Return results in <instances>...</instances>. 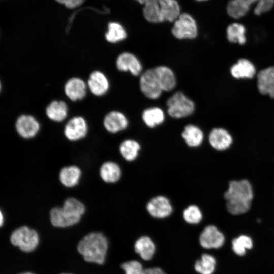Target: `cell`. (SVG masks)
Returning <instances> with one entry per match:
<instances>
[{"label":"cell","mask_w":274,"mask_h":274,"mask_svg":"<svg viewBox=\"0 0 274 274\" xmlns=\"http://www.w3.org/2000/svg\"><path fill=\"white\" fill-rule=\"evenodd\" d=\"M227 209L231 214L246 213L250 209L253 192L250 183L247 180L231 181L224 193Z\"/></svg>","instance_id":"cell-1"},{"label":"cell","mask_w":274,"mask_h":274,"mask_svg":"<svg viewBox=\"0 0 274 274\" xmlns=\"http://www.w3.org/2000/svg\"><path fill=\"white\" fill-rule=\"evenodd\" d=\"M85 211V206L81 201L73 197H68L62 207H55L50 210V222L55 227H70L80 222Z\"/></svg>","instance_id":"cell-2"},{"label":"cell","mask_w":274,"mask_h":274,"mask_svg":"<svg viewBox=\"0 0 274 274\" xmlns=\"http://www.w3.org/2000/svg\"><path fill=\"white\" fill-rule=\"evenodd\" d=\"M108 248L107 237L99 232H93L86 235L78 245V252L85 261L99 264L104 263Z\"/></svg>","instance_id":"cell-3"},{"label":"cell","mask_w":274,"mask_h":274,"mask_svg":"<svg viewBox=\"0 0 274 274\" xmlns=\"http://www.w3.org/2000/svg\"><path fill=\"white\" fill-rule=\"evenodd\" d=\"M166 105L168 115L176 119L188 117L195 110L193 101L180 91L173 94L167 100Z\"/></svg>","instance_id":"cell-4"},{"label":"cell","mask_w":274,"mask_h":274,"mask_svg":"<svg viewBox=\"0 0 274 274\" xmlns=\"http://www.w3.org/2000/svg\"><path fill=\"white\" fill-rule=\"evenodd\" d=\"M39 239L37 232L26 226L16 229L10 236L11 243L24 252L33 251L39 244Z\"/></svg>","instance_id":"cell-5"},{"label":"cell","mask_w":274,"mask_h":274,"mask_svg":"<svg viewBox=\"0 0 274 274\" xmlns=\"http://www.w3.org/2000/svg\"><path fill=\"white\" fill-rule=\"evenodd\" d=\"M197 30L196 23L193 17L188 14L183 13L175 21L172 33L178 39H192L197 37Z\"/></svg>","instance_id":"cell-6"},{"label":"cell","mask_w":274,"mask_h":274,"mask_svg":"<svg viewBox=\"0 0 274 274\" xmlns=\"http://www.w3.org/2000/svg\"><path fill=\"white\" fill-rule=\"evenodd\" d=\"M140 87L143 94L151 99L158 98L163 91L154 68L147 70L141 75Z\"/></svg>","instance_id":"cell-7"},{"label":"cell","mask_w":274,"mask_h":274,"mask_svg":"<svg viewBox=\"0 0 274 274\" xmlns=\"http://www.w3.org/2000/svg\"><path fill=\"white\" fill-rule=\"evenodd\" d=\"M15 126L18 134L26 140L36 136L41 128L39 121L34 116L29 114L20 115L16 119Z\"/></svg>","instance_id":"cell-8"},{"label":"cell","mask_w":274,"mask_h":274,"mask_svg":"<svg viewBox=\"0 0 274 274\" xmlns=\"http://www.w3.org/2000/svg\"><path fill=\"white\" fill-rule=\"evenodd\" d=\"M88 131L85 119L81 116L71 118L66 123L63 130L65 137L69 141L76 142L84 139Z\"/></svg>","instance_id":"cell-9"},{"label":"cell","mask_w":274,"mask_h":274,"mask_svg":"<svg viewBox=\"0 0 274 274\" xmlns=\"http://www.w3.org/2000/svg\"><path fill=\"white\" fill-rule=\"evenodd\" d=\"M146 210L152 217L163 219L172 214L173 208L170 200L166 196L159 195L148 201L146 204Z\"/></svg>","instance_id":"cell-10"},{"label":"cell","mask_w":274,"mask_h":274,"mask_svg":"<svg viewBox=\"0 0 274 274\" xmlns=\"http://www.w3.org/2000/svg\"><path fill=\"white\" fill-rule=\"evenodd\" d=\"M225 242L223 234L214 225L206 226L199 236V243L206 249H218L221 247Z\"/></svg>","instance_id":"cell-11"},{"label":"cell","mask_w":274,"mask_h":274,"mask_svg":"<svg viewBox=\"0 0 274 274\" xmlns=\"http://www.w3.org/2000/svg\"><path fill=\"white\" fill-rule=\"evenodd\" d=\"M117 68L122 72H129L134 76H138L142 70L139 59L133 54L124 52L120 54L116 61Z\"/></svg>","instance_id":"cell-12"},{"label":"cell","mask_w":274,"mask_h":274,"mask_svg":"<svg viewBox=\"0 0 274 274\" xmlns=\"http://www.w3.org/2000/svg\"><path fill=\"white\" fill-rule=\"evenodd\" d=\"M87 85L91 93L96 96L105 95L110 87L107 76L102 72L97 70L91 73L87 80Z\"/></svg>","instance_id":"cell-13"},{"label":"cell","mask_w":274,"mask_h":274,"mask_svg":"<svg viewBox=\"0 0 274 274\" xmlns=\"http://www.w3.org/2000/svg\"><path fill=\"white\" fill-rule=\"evenodd\" d=\"M87 83L78 77H72L65 83L64 91L65 95L72 101L83 99L86 95Z\"/></svg>","instance_id":"cell-14"},{"label":"cell","mask_w":274,"mask_h":274,"mask_svg":"<svg viewBox=\"0 0 274 274\" xmlns=\"http://www.w3.org/2000/svg\"><path fill=\"white\" fill-rule=\"evenodd\" d=\"M103 125L107 131L115 133L125 129L128 125V120L122 113L112 111L105 116Z\"/></svg>","instance_id":"cell-15"},{"label":"cell","mask_w":274,"mask_h":274,"mask_svg":"<svg viewBox=\"0 0 274 274\" xmlns=\"http://www.w3.org/2000/svg\"><path fill=\"white\" fill-rule=\"evenodd\" d=\"M257 87L260 93L274 98V66L260 71L257 75Z\"/></svg>","instance_id":"cell-16"},{"label":"cell","mask_w":274,"mask_h":274,"mask_svg":"<svg viewBox=\"0 0 274 274\" xmlns=\"http://www.w3.org/2000/svg\"><path fill=\"white\" fill-rule=\"evenodd\" d=\"M82 172L81 168L75 165H71L62 167L58 174L60 183L65 187L73 188L80 182Z\"/></svg>","instance_id":"cell-17"},{"label":"cell","mask_w":274,"mask_h":274,"mask_svg":"<svg viewBox=\"0 0 274 274\" xmlns=\"http://www.w3.org/2000/svg\"><path fill=\"white\" fill-rule=\"evenodd\" d=\"M210 145L218 151H223L228 148L232 142V139L229 132L222 128L213 129L209 135Z\"/></svg>","instance_id":"cell-18"},{"label":"cell","mask_w":274,"mask_h":274,"mask_svg":"<svg viewBox=\"0 0 274 274\" xmlns=\"http://www.w3.org/2000/svg\"><path fill=\"white\" fill-rule=\"evenodd\" d=\"M68 108L66 103L61 100H54L46 107L45 113L47 117L55 122L64 120L68 115Z\"/></svg>","instance_id":"cell-19"},{"label":"cell","mask_w":274,"mask_h":274,"mask_svg":"<svg viewBox=\"0 0 274 274\" xmlns=\"http://www.w3.org/2000/svg\"><path fill=\"white\" fill-rule=\"evenodd\" d=\"M99 174L101 180L106 183L117 182L122 176V170L118 163L112 161L104 162L100 166Z\"/></svg>","instance_id":"cell-20"},{"label":"cell","mask_w":274,"mask_h":274,"mask_svg":"<svg viewBox=\"0 0 274 274\" xmlns=\"http://www.w3.org/2000/svg\"><path fill=\"white\" fill-rule=\"evenodd\" d=\"M154 70L163 91H169L175 87L176 79L170 68L161 65L154 68Z\"/></svg>","instance_id":"cell-21"},{"label":"cell","mask_w":274,"mask_h":274,"mask_svg":"<svg viewBox=\"0 0 274 274\" xmlns=\"http://www.w3.org/2000/svg\"><path fill=\"white\" fill-rule=\"evenodd\" d=\"M181 136L186 144L191 148L198 147L203 140V133L201 129L191 124L184 127Z\"/></svg>","instance_id":"cell-22"},{"label":"cell","mask_w":274,"mask_h":274,"mask_svg":"<svg viewBox=\"0 0 274 274\" xmlns=\"http://www.w3.org/2000/svg\"><path fill=\"white\" fill-rule=\"evenodd\" d=\"M230 73L231 75L236 79H251L255 75L256 69L251 61L248 59L242 58L231 66Z\"/></svg>","instance_id":"cell-23"},{"label":"cell","mask_w":274,"mask_h":274,"mask_svg":"<svg viewBox=\"0 0 274 274\" xmlns=\"http://www.w3.org/2000/svg\"><path fill=\"white\" fill-rule=\"evenodd\" d=\"M135 252L144 260H149L153 257L155 246L152 240L147 236L138 238L134 244Z\"/></svg>","instance_id":"cell-24"},{"label":"cell","mask_w":274,"mask_h":274,"mask_svg":"<svg viewBox=\"0 0 274 274\" xmlns=\"http://www.w3.org/2000/svg\"><path fill=\"white\" fill-rule=\"evenodd\" d=\"M141 147L140 144L133 139H126L119 145V151L121 156L127 161L135 160L139 156Z\"/></svg>","instance_id":"cell-25"},{"label":"cell","mask_w":274,"mask_h":274,"mask_svg":"<svg viewBox=\"0 0 274 274\" xmlns=\"http://www.w3.org/2000/svg\"><path fill=\"white\" fill-rule=\"evenodd\" d=\"M258 0H231L227 7L228 15L233 18H239L245 15L252 4Z\"/></svg>","instance_id":"cell-26"},{"label":"cell","mask_w":274,"mask_h":274,"mask_svg":"<svg viewBox=\"0 0 274 274\" xmlns=\"http://www.w3.org/2000/svg\"><path fill=\"white\" fill-rule=\"evenodd\" d=\"M163 21H175L180 15V7L175 0H158Z\"/></svg>","instance_id":"cell-27"},{"label":"cell","mask_w":274,"mask_h":274,"mask_svg":"<svg viewBox=\"0 0 274 274\" xmlns=\"http://www.w3.org/2000/svg\"><path fill=\"white\" fill-rule=\"evenodd\" d=\"M142 119L149 127L153 128L162 124L165 120L163 111L159 107L145 109L142 113Z\"/></svg>","instance_id":"cell-28"},{"label":"cell","mask_w":274,"mask_h":274,"mask_svg":"<svg viewBox=\"0 0 274 274\" xmlns=\"http://www.w3.org/2000/svg\"><path fill=\"white\" fill-rule=\"evenodd\" d=\"M143 12L145 18L149 22H163L158 0L148 1L144 4Z\"/></svg>","instance_id":"cell-29"},{"label":"cell","mask_w":274,"mask_h":274,"mask_svg":"<svg viewBox=\"0 0 274 274\" xmlns=\"http://www.w3.org/2000/svg\"><path fill=\"white\" fill-rule=\"evenodd\" d=\"M126 37L127 33L121 24L115 22L109 23L105 33V38L108 42L115 43L125 39Z\"/></svg>","instance_id":"cell-30"},{"label":"cell","mask_w":274,"mask_h":274,"mask_svg":"<svg viewBox=\"0 0 274 274\" xmlns=\"http://www.w3.org/2000/svg\"><path fill=\"white\" fill-rule=\"evenodd\" d=\"M245 32L246 29L243 25L237 23H232L227 28V39L231 43L243 45L246 42Z\"/></svg>","instance_id":"cell-31"},{"label":"cell","mask_w":274,"mask_h":274,"mask_svg":"<svg viewBox=\"0 0 274 274\" xmlns=\"http://www.w3.org/2000/svg\"><path fill=\"white\" fill-rule=\"evenodd\" d=\"M216 264V259L213 256L204 254L196 261L194 268L200 274H212L215 269Z\"/></svg>","instance_id":"cell-32"},{"label":"cell","mask_w":274,"mask_h":274,"mask_svg":"<svg viewBox=\"0 0 274 274\" xmlns=\"http://www.w3.org/2000/svg\"><path fill=\"white\" fill-rule=\"evenodd\" d=\"M233 252L239 256L245 254L247 249H251L253 247L252 239L245 235H241L233 239L232 242Z\"/></svg>","instance_id":"cell-33"},{"label":"cell","mask_w":274,"mask_h":274,"mask_svg":"<svg viewBox=\"0 0 274 274\" xmlns=\"http://www.w3.org/2000/svg\"><path fill=\"white\" fill-rule=\"evenodd\" d=\"M183 218L184 221L189 224H196L201 221L202 214L198 206L191 204L183 210Z\"/></svg>","instance_id":"cell-34"},{"label":"cell","mask_w":274,"mask_h":274,"mask_svg":"<svg viewBox=\"0 0 274 274\" xmlns=\"http://www.w3.org/2000/svg\"><path fill=\"white\" fill-rule=\"evenodd\" d=\"M121 267L125 274H143L144 269L140 262L132 260L123 263Z\"/></svg>","instance_id":"cell-35"},{"label":"cell","mask_w":274,"mask_h":274,"mask_svg":"<svg viewBox=\"0 0 274 274\" xmlns=\"http://www.w3.org/2000/svg\"><path fill=\"white\" fill-rule=\"evenodd\" d=\"M274 0H258L254 13L259 15L263 12H267L272 8Z\"/></svg>","instance_id":"cell-36"},{"label":"cell","mask_w":274,"mask_h":274,"mask_svg":"<svg viewBox=\"0 0 274 274\" xmlns=\"http://www.w3.org/2000/svg\"><path fill=\"white\" fill-rule=\"evenodd\" d=\"M57 2L64 5L70 9L75 8L81 5L85 0H55Z\"/></svg>","instance_id":"cell-37"},{"label":"cell","mask_w":274,"mask_h":274,"mask_svg":"<svg viewBox=\"0 0 274 274\" xmlns=\"http://www.w3.org/2000/svg\"><path fill=\"white\" fill-rule=\"evenodd\" d=\"M143 274H166L162 269L158 267L144 269Z\"/></svg>","instance_id":"cell-38"},{"label":"cell","mask_w":274,"mask_h":274,"mask_svg":"<svg viewBox=\"0 0 274 274\" xmlns=\"http://www.w3.org/2000/svg\"><path fill=\"white\" fill-rule=\"evenodd\" d=\"M4 221V216L2 211H1V220H0L1 226H3Z\"/></svg>","instance_id":"cell-39"},{"label":"cell","mask_w":274,"mask_h":274,"mask_svg":"<svg viewBox=\"0 0 274 274\" xmlns=\"http://www.w3.org/2000/svg\"><path fill=\"white\" fill-rule=\"evenodd\" d=\"M137 2H138L141 4L144 5L146 2H147L149 0H135Z\"/></svg>","instance_id":"cell-40"},{"label":"cell","mask_w":274,"mask_h":274,"mask_svg":"<svg viewBox=\"0 0 274 274\" xmlns=\"http://www.w3.org/2000/svg\"><path fill=\"white\" fill-rule=\"evenodd\" d=\"M19 274H35V273H33L30 272H24L20 273H19Z\"/></svg>","instance_id":"cell-41"},{"label":"cell","mask_w":274,"mask_h":274,"mask_svg":"<svg viewBox=\"0 0 274 274\" xmlns=\"http://www.w3.org/2000/svg\"><path fill=\"white\" fill-rule=\"evenodd\" d=\"M196 1L201 2V1H204L207 0H196Z\"/></svg>","instance_id":"cell-42"},{"label":"cell","mask_w":274,"mask_h":274,"mask_svg":"<svg viewBox=\"0 0 274 274\" xmlns=\"http://www.w3.org/2000/svg\"><path fill=\"white\" fill-rule=\"evenodd\" d=\"M61 274H69V273H61Z\"/></svg>","instance_id":"cell-43"}]
</instances>
